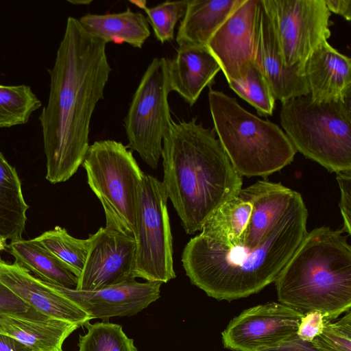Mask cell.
Masks as SVG:
<instances>
[{
    "mask_svg": "<svg viewBox=\"0 0 351 351\" xmlns=\"http://www.w3.org/2000/svg\"><path fill=\"white\" fill-rule=\"evenodd\" d=\"M106 43L86 32L78 19H67L63 38L49 71L48 102L40 122L47 159L46 179L52 184L70 179L89 147V127L112 69Z\"/></svg>",
    "mask_w": 351,
    "mask_h": 351,
    "instance_id": "1",
    "label": "cell"
},
{
    "mask_svg": "<svg viewBox=\"0 0 351 351\" xmlns=\"http://www.w3.org/2000/svg\"><path fill=\"white\" fill-rule=\"evenodd\" d=\"M308 210L296 192L271 232L254 247H223L199 234L191 238L182 263L191 284L219 301L244 298L274 282L307 233Z\"/></svg>",
    "mask_w": 351,
    "mask_h": 351,
    "instance_id": "2",
    "label": "cell"
},
{
    "mask_svg": "<svg viewBox=\"0 0 351 351\" xmlns=\"http://www.w3.org/2000/svg\"><path fill=\"white\" fill-rule=\"evenodd\" d=\"M162 182L188 234L202 230L207 219L239 194L243 177L216 137L193 118L172 121L162 140Z\"/></svg>",
    "mask_w": 351,
    "mask_h": 351,
    "instance_id": "3",
    "label": "cell"
},
{
    "mask_svg": "<svg viewBox=\"0 0 351 351\" xmlns=\"http://www.w3.org/2000/svg\"><path fill=\"white\" fill-rule=\"evenodd\" d=\"M341 230L307 232L274 281L279 302L332 322L351 309V245Z\"/></svg>",
    "mask_w": 351,
    "mask_h": 351,
    "instance_id": "4",
    "label": "cell"
},
{
    "mask_svg": "<svg viewBox=\"0 0 351 351\" xmlns=\"http://www.w3.org/2000/svg\"><path fill=\"white\" fill-rule=\"evenodd\" d=\"M208 102L214 131L242 177H267L293 162L296 150L277 124L248 112L236 99L210 87Z\"/></svg>",
    "mask_w": 351,
    "mask_h": 351,
    "instance_id": "5",
    "label": "cell"
},
{
    "mask_svg": "<svg viewBox=\"0 0 351 351\" xmlns=\"http://www.w3.org/2000/svg\"><path fill=\"white\" fill-rule=\"evenodd\" d=\"M280 124L295 149L330 172L351 170L350 99L319 103L310 95L282 103Z\"/></svg>",
    "mask_w": 351,
    "mask_h": 351,
    "instance_id": "6",
    "label": "cell"
},
{
    "mask_svg": "<svg viewBox=\"0 0 351 351\" xmlns=\"http://www.w3.org/2000/svg\"><path fill=\"white\" fill-rule=\"evenodd\" d=\"M90 189L100 201L106 228L135 239L144 176L132 151L121 142L102 140L89 145L82 162Z\"/></svg>",
    "mask_w": 351,
    "mask_h": 351,
    "instance_id": "7",
    "label": "cell"
},
{
    "mask_svg": "<svg viewBox=\"0 0 351 351\" xmlns=\"http://www.w3.org/2000/svg\"><path fill=\"white\" fill-rule=\"evenodd\" d=\"M167 199L162 182L144 173L136 215L135 278L162 284L176 278Z\"/></svg>",
    "mask_w": 351,
    "mask_h": 351,
    "instance_id": "8",
    "label": "cell"
},
{
    "mask_svg": "<svg viewBox=\"0 0 351 351\" xmlns=\"http://www.w3.org/2000/svg\"><path fill=\"white\" fill-rule=\"evenodd\" d=\"M170 92L167 58H155L142 76L124 119L127 147L154 169L158 166L163 137L173 121L168 102Z\"/></svg>",
    "mask_w": 351,
    "mask_h": 351,
    "instance_id": "9",
    "label": "cell"
},
{
    "mask_svg": "<svg viewBox=\"0 0 351 351\" xmlns=\"http://www.w3.org/2000/svg\"><path fill=\"white\" fill-rule=\"evenodd\" d=\"M287 66L304 65L331 35L324 0H261Z\"/></svg>",
    "mask_w": 351,
    "mask_h": 351,
    "instance_id": "10",
    "label": "cell"
},
{
    "mask_svg": "<svg viewBox=\"0 0 351 351\" xmlns=\"http://www.w3.org/2000/svg\"><path fill=\"white\" fill-rule=\"evenodd\" d=\"M302 314L280 302H267L243 310L221 332L223 347L256 351L296 334Z\"/></svg>",
    "mask_w": 351,
    "mask_h": 351,
    "instance_id": "11",
    "label": "cell"
},
{
    "mask_svg": "<svg viewBox=\"0 0 351 351\" xmlns=\"http://www.w3.org/2000/svg\"><path fill=\"white\" fill-rule=\"evenodd\" d=\"M135 254L134 237L101 227L95 233L76 289L95 291L135 279Z\"/></svg>",
    "mask_w": 351,
    "mask_h": 351,
    "instance_id": "12",
    "label": "cell"
},
{
    "mask_svg": "<svg viewBox=\"0 0 351 351\" xmlns=\"http://www.w3.org/2000/svg\"><path fill=\"white\" fill-rule=\"evenodd\" d=\"M258 4L259 0H241L206 45L228 82L241 79L254 61Z\"/></svg>",
    "mask_w": 351,
    "mask_h": 351,
    "instance_id": "13",
    "label": "cell"
},
{
    "mask_svg": "<svg viewBox=\"0 0 351 351\" xmlns=\"http://www.w3.org/2000/svg\"><path fill=\"white\" fill-rule=\"evenodd\" d=\"M45 282L73 302L92 319L136 315L159 298L162 285L161 282H139L134 279L95 291H82Z\"/></svg>",
    "mask_w": 351,
    "mask_h": 351,
    "instance_id": "14",
    "label": "cell"
},
{
    "mask_svg": "<svg viewBox=\"0 0 351 351\" xmlns=\"http://www.w3.org/2000/svg\"><path fill=\"white\" fill-rule=\"evenodd\" d=\"M254 62L265 78L273 95L281 103L310 94L301 66H287L282 59L270 19L259 0Z\"/></svg>",
    "mask_w": 351,
    "mask_h": 351,
    "instance_id": "15",
    "label": "cell"
},
{
    "mask_svg": "<svg viewBox=\"0 0 351 351\" xmlns=\"http://www.w3.org/2000/svg\"><path fill=\"white\" fill-rule=\"evenodd\" d=\"M0 282L29 307L58 319L84 326L92 319L73 302L32 276L18 262H5L0 256Z\"/></svg>",
    "mask_w": 351,
    "mask_h": 351,
    "instance_id": "16",
    "label": "cell"
},
{
    "mask_svg": "<svg viewBox=\"0 0 351 351\" xmlns=\"http://www.w3.org/2000/svg\"><path fill=\"white\" fill-rule=\"evenodd\" d=\"M310 96L317 102L350 99L351 60L333 48L328 41L318 46L304 65Z\"/></svg>",
    "mask_w": 351,
    "mask_h": 351,
    "instance_id": "17",
    "label": "cell"
},
{
    "mask_svg": "<svg viewBox=\"0 0 351 351\" xmlns=\"http://www.w3.org/2000/svg\"><path fill=\"white\" fill-rule=\"evenodd\" d=\"M77 325L45 315L30 307L24 313H0V333L10 336L31 351H60Z\"/></svg>",
    "mask_w": 351,
    "mask_h": 351,
    "instance_id": "18",
    "label": "cell"
},
{
    "mask_svg": "<svg viewBox=\"0 0 351 351\" xmlns=\"http://www.w3.org/2000/svg\"><path fill=\"white\" fill-rule=\"evenodd\" d=\"M221 70L219 63L204 46L178 47L172 59H167L170 90L177 92L190 106L206 86L213 84Z\"/></svg>",
    "mask_w": 351,
    "mask_h": 351,
    "instance_id": "19",
    "label": "cell"
},
{
    "mask_svg": "<svg viewBox=\"0 0 351 351\" xmlns=\"http://www.w3.org/2000/svg\"><path fill=\"white\" fill-rule=\"evenodd\" d=\"M252 202L242 189L222 204L205 221L199 234L217 245L242 246L251 221Z\"/></svg>",
    "mask_w": 351,
    "mask_h": 351,
    "instance_id": "20",
    "label": "cell"
},
{
    "mask_svg": "<svg viewBox=\"0 0 351 351\" xmlns=\"http://www.w3.org/2000/svg\"><path fill=\"white\" fill-rule=\"evenodd\" d=\"M241 0H188L176 35L178 47L206 45Z\"/></svg>",
    "mask_w": 351,
    "mask_h": 351,
    "instance_id": "21",
    "label": "cell"
},
{
    "mask_svg": "<svg viewBox=\"0 0 351 351\" xmlns=\"http://www.w3.org/2000/svg\"><path fill=\"white\" fill-rule=\"evenodd\" d=\"M83 29L89 34L107 44L109 42L126 43L141 48L150 35L147 19L141 12L130 8L114 14H87L78 19Z\"/></svg>",
    "mask_w": 351,
    "mask_h": 351,
    "instance_id": "22",
    "label": "cell"
},
{
    "mask_svg": "<svg viewBox=\"0 0 351 351\" xmlns=\"http://www.w3.org/2000/svg\"><path fill=\"white\" fill-rule=\"evenodd\" d=\"M6 250L14 257L15 261L40 280L68 289H77L78 278L67 265L36 238L10 241Z\"/></svg>",
    "mask_w": 351,
    "mask_h": 351,
    "instance_id": "23",
    "label": "cell"
},
{
    "mask_svg": "<svg viewBox=\"0 0 351 351\" xmlns=\"http://www.w3.org/2000/svg\"><path fill=\"white\" fill-rule=\"evenodd\" d=\"M28 208L18 173L0 152V238L22 239Z\"/></svg>",
    "mask_w": 351,
    "mask_h": 351,
    "instance_id": "24",
    "label": "cell"
},
{
    "mask_svg": "<svg viewBox=\"0 0 351 351\" xmlns=\"http://www.w3.org/2000/svg\"><path fill=\"white\" fill-rule=\"evenodd\" d=\"M94 238L95 233L85 239H77L71 236L65 228L56 226L36 239L67 265L78 278L84 269Z\"/></svg>",
    "mask_w": 351,
    "mask_h": 351,
    "instance_id": "25",
    "label": "cell"
},
{
    "mask_svg": "<svg viewBox=\"0 0 351 351\" xmlns=\"http://www.w3.org/2000/svg\"><path fill=\"white\" fill-rule=\"evenodd\" d=\"M41 106L29 86L0 84V128L25 124Z\"/></svg>",
    "mask_w": 351,
    "mask_h": 351,
    "instance_id": "26",
    "label": "cell"
},
{
    "mask_svg": "<svg viewBox=\"0 0 351 351\" xmlns=\"http://www.w3.org/2000/svg\"><path fill=\"white\" fill-rule=\"evenodd\" d=\"M240 97L252 106L261 115H271L276 99L261 71L254 61L246 66L243 77L228 82Z\"/></svg>",
    "mask_w": 351,
    "mask_h": 351,
    "instance_id": "27",
    "label": "cell"
},
{
    "mask_svg": "<svg viewBox=\"0 0 351 351\" xmlns=\"http://www.w3.org/2000/svg\"><path fill=\"white\" fill-rule=\"evenodd\" d=\"M88 329L79 337L78 351H137L134 341L124 333L121 325L110 322H88Z\"/></svg>",
    "mask_w": 351,
    "mask_h": 351,
    "instance_id": "28",
    "label": "cell"
},
{
    "mask_svg": "<svg viewBox=\"0 0 351 351\" xmlns=\"http://www.w3.org/2000/svg\"><path fill=\"white\" fill-rule=\"evenodd\" d=\"M188 0L167 1L153 8H146L149 22L156 38L164 43L173 40L174 29L185 14Z\"/></svg>",
    "mask_w": 351,
    "mask_h": 351,
    "instance_id": "29",
    "label": "cell"
},
{
    "mask_svg": "<svg viewBox=\"0 0 351 351\" xmlns=\"http://www.w3.org/2000/svg\"><path fill=\"white\" fill-rule=\"evenodd\" d=\"M312 343L321 351H351V310L335 322H326Z\"/></svg>",
    "mask_w": 351,
    "mask_h": 351,
    "instance_id": "30",
    "label": "cell"
},
{
    "mask_svg": "<svg viewBox=\"0 0 351 351\" xmlns=\"http://www.w3.org/2000/svg\"><path fill=\"white\" fill-rule=\"evenodd\" d=\"M340 189L339 208L343 225L341 229L344 233L351 234V170L336 173Z\"/></svg>",
    "mask_w": 351,
    "mask_h": 351,
    "instance_id": "31",
    "label": "cell"
},
{
    "mask_svg": "<svg viewBox=\"0 0 351 351\" xmlns=\"http://www.w3.org/2000/svg\"><path fill=\"white\" fill-rule=\"evenodd\" d=\"M326 322H328L320 311L308 312L302 315L296 335L303 341L312 342L322 332Z\"/></svg>",
    "mask_w": 351,
    "mask_h": 351,
    "instance_id": "32",
    "label": "cell"
},
{
    "mask_svg": "<svg viewBox=\"0 0 351 351\" xmlns=\"http://www.w3.org/2000/svg\"><path fill=\"white\" fill-rule=\"evenodd\" d=\"M29 306L0 282V313H24Z\"/></svg>",
    "mask_w": 351,
    "mask_h": 351,
    "instance_id": "33",
    "label": "cell"
},
{
    "mask_svg": "<svg viewBox=\"0 0 351 351\" xmlns=\"http://www.w3.org/2000/svg\"><path fill=\"white\" fill-rule=\"evenodd\" d=\"M256 351H321L312 342L303 341L295 334L271 346L261 348Z\"/></svg>",
    "mask_w": 351,
    "mask_h": 351,
    "instance_id": "34",
    "label": "cell"
},
{
    "mask_svg": "<svg viewBox=\"0 0 351 351\" xmlns=\"http://www.w3.org/2000/svg\"><path fill=\"white\" fill-rule=\"evenodd\" d=\"M330 12L339 14L346 20L351 19V0H324Z\"/></svg>",
    "mask_w": 351,
    "mask_h": 351,
    "instance_id": "35",
    "label": "cell"
},
{
    "mask_svg": "<svg viewBox=\"0 0 351 351\" xmlns=\"http://www.w3.org/2000/svg\"><path fill=\"white\" fill-rule=\"evenodd\" d=\"M0 351H31V350L16 339L0 333Z\"/></svg>",
    "mask_w": 351,
    "mask_h": 351,
    "instance_id": "36",
    "label": "cell"
},
{
    "mask_svg": "<svg viewBox=\"0 0 351 351\" xmlns=\"http://www.w3.org/2000/svg\"><path fill=\"white\" fill-rule=\"evenodd\" d=\"M130 3L134 4L135 5H136L137 7L143 9V10H145L147 6H146V3H147V1H145V0H134V1H130Z\"/></svg>",
    "mask_w": 351,
    "mask_h": 351,
    "instance_id": "37",
    "label": "cell"
},
{
    "mask_svg": "<svg viewBox=\"0 0 351 351\" xmlns=\"http://www.w3.org/2000/svg\"><path fill=\"white\" fill-rule=\"evenodd\" d=\"M67 1L72 4H75V5H89L92 2L91 0L90 1V0H74V1L68 0Z\"/></svg>",
    "mask_w": 351,
    "mask_h": 351,
    "instance_id": "38",
    "label": "cell"
},
{
    "mask_svg": "<svg viewBox=\"0 0 351 351\" xmlns=\"http://www.w3.org/2000/svg\"><path fill=\"white\" fill-rule=\"evenodd\" d=\"M7 245L6 241L0 238V251L6 250Z\"/></svg>",
    "mask_w": 351,
    "mask_h": 351,
    "instance_id": "39",
    "label": "cell"
},
{
    "mask_svg": "<svg viewBox=\"0 0 351 351\" xmlns=\"http://www.w3.org/2000/svg\"><path fill=\"white\" fill-rule=\"evenodd\" d=\"M60 351H63V350H60Z\"/></svg>",
    "mask_w": 351,
    "mask_h": 351,
    "instance_id": "40",
    "label": "cell"
}]
</instances>
